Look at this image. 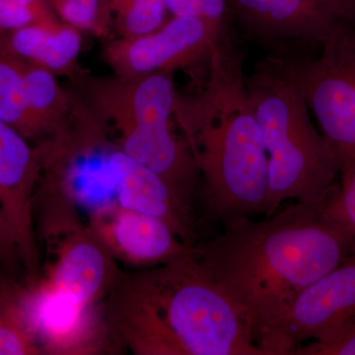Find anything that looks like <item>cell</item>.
I'll return each instance as SVG.
<instances>
[{"mask_svg":"<svg viewBox=\"0 0 355 355\" xmlns=\"http://www.w3.org/2000/svg\"><path fill=\"white\" fill-rule=\"evenodd\" d=\"M291 355H355V317L323 342H311Z\"/></svg>","mask_w":355,"mask_h":355,"instance_id":"obj_23","label":"cell"},{"mask_svg":"<svg viewBox=\"0 0 355 355\" xmlns=\"http://www.w3.org/2000/svg\"><path fill=\"white\" fill-rule=\"evenodd\" d=\"M55 19L49 0H0V33Z\"/></svg>","mask_w":355,"mask_h":355,"instance_id":"obj_20","label":"cell"},{"mask_svg":"<svg viewBox=\"0 0 355 355\" xmlns=\"http://www.w3.org/2000/svg\"><path fill=\"white\" fill-rule=\"evenodd\" d=\"M316 58H286L322 133L338 154L355 149V24L338 22Z\"/></svg>","mask_w":355,"mask_h":355,"instance_id":"obj_6","label":"cell"},{"mask_svg":"<svg viewBox=\"0 0 355 355\" xmlns=\"http://www.w3.org/2000/svg\"><path fill=\"white\" fill-rule=\"evenodd\" d=\"M231 23L268 48L320 44L338 24L323 0H227Z\"/></svg>","mask_w":355,"mask_h":355,"instance_id":"obj_11","label":"cell"},{"mask_svg":"<svg viewBox=\"0 0 355 355\" xmlns=\"http://www.w3.org/2000/svg\"><path fill=\"white\" fill-rule=\"evenodd\" d=\"M112 164L119 205L162 219L188 246L197 243V216L162 178L133 160L118 144L112 153Z\"/></svg>","mask_w":355,"mask_h":355,"instance_id":"obj_13","label":"cell"},{"mask_svg":"<svg viewBox=\"0 0 355 355\" xmlns=\"http://www.w3.org/2000/svg\"><path fill=\"white\" fill-rule=\"evenodd\" d=\"M34 216L46 251L39 279L79 304L104 302L123 270L81 218L79 207L58 191L38 184Z\"/></svg>","mask_w":355,"mask_h":355,"instance_id":"obj_5","label":"cell"},{"mask_svg":"<svg viewBox=\"0 0 355 355\" xmlns=\"http://www.w3.org/2000/svg\"><path fill=\"white\" fill-rule=\"evenodd\" d=\"M112 27L132 38L155 31L171 17L165 0H108Z\"/></svg>","mask_w":355,"mask_h":355,"instance_id":"obj_18","label":"cell"},{"mask_svg":"<svg viewBox=\"0 0 355 355\" xmlns=\"http://www.w3.org/2000/svg\"><path fill=\"white\" fill-rule=\"evenodd\" d=\"M0 120L29 140L38 141V133L26 102L22 60L0 49Z\"/></svg>","mask_w":355,"mask_h":355,"instance_id":"obj_17","label":"cell"},{"mask_svg":"<svg viewBox=\"0 0 355 355\" xmlns=\"http://www.w3.org/2000/svg\"><path fill=\"white\" fill-rule=\"evenodd\" d=\"M62 22L83 33L108 37L113 30L108 0H49Z\"/></svg>","mask_w":355,"mask_h":355,"instance_id":"obj_19","label":"cell"},{"mask_svg":"<svg viewBox=\"0 0 355 355\" xmlns=\"http://www.w3.org/2000/svg\"><path fill=\"white\" fill-rule=\"evenodd\" d=\"M248 91L268 159V209L282 202H316L335 189L340 159L335 147L311 120L309 107L284 55H268L247 77Z\"/></svg>","mask_w":355,"mask_h":355,"instance_id":"obj_4","label":"cell"},{"mask_svg":"<svg viewBox=\"0 0 355 355\" xmlns=\"http://www.w3.org/2000/svg\"><path fill=\"white\" fill-rule=\"evenodd\" d=\"M355 317V254L300 292L259 336L263 355H291L328 340Z\"/></svg>","mask_w":355,"mask_h":355,"instance_id":"obj_7","label":"cell"},{"mask_svg":"<svg viewBox=\"0 0 355 355\" xmlns=\"http://www.w3.org/2000/svg\"><path fill=\"white\" fill-rule=\"evenodd\" d=\"M338 186L260 221L241 218L191 246L203 270L239 308L254 340L294 298L355 254V234L338 214Z\"/></svg>","mask_w":355,"mask_h":355,"instance_id":"obj_1","label":"cell"},{"mask_svg":"<svg viewBox=\"0 0 355 355\" xmlns=\"http://www.w3.org/2000/svg\"><path fill=\"white\" fill-rule=\"evenodd\" d=\"M171 16H195L228 27L232 26L227 0H165Z\"/></svg>","mask_w":355,"mask_h":355,"instance_id":"obj_21","label":"cell"},{"mask_svg":"<svg viewBox=\"0 0 355 355\" xmlns=\"http://www.w3.org/2000/svg\"><path fill=\"white\" fill-rule=\"evenodd\" d=\"M88 224L114 260L135 268L162 265L190 247L162 219L116 202L89 212Z\"/></svg>","mask_w":355,"mask_h":355,"instance_id":"obj_12","label":"cell"},{"mask_svg":"<svg viewBox=\"0 0 355 355\" xmlns=\"http://www.w3.org/2000/svg\"><path fill=\"white\" fill-rule=\"evenodd\" d=\"M33 317L31 289L25 280L0 273V355H42Z\"/></svg>","mask_w":355,"mask_h":355,"instance_id":"obj_15","label":"cell"},{"mask_svg":"<svg viewBox=\"0 0 355 355\" xmlns=\"http://www.w3.org/2000/svg\"><path fill=\"white\" fill-rule=\"evenodd\" d=\"M228 27L195 16H171L155 31L111 39L103 58L114 74L123 77L172 72L209 64L214 44Z\"/></svg>","mask_w":355,"mask_h":355,"instance_id":"obj_8","label":"cell"},{"mask_svg":"<svg viewBox=\"0 0 355 355\" xmlns=\"http://www.w3.org/2000/svg\"><path fill=\"white\" fill-rule=\"evenodd\" d=\"M74 90L121 150L159 175L191 211L202 202V178L190 147L173 128L178 91L172 72L72 79Z\"/></svg>","mask_w":355,"mask_h":355,"instance_id":"obj_3","label":"cell"},{"mask_svg":"<svg viewBox=\"0 0 355 355\" xmlns=\"http://www.w3.org/2000/svg\"><path fill=\"white\" fill-rule=\"evenodd\" d=\"M28 286L42 354L98 355L121 352L105 319L103 303L79 304L58 295L40 279Z\"/></svg>","mask_w":355,"mask_h":355,"instance_id":"obj_10","label":"cell"},{"mask_svg":"<svg viewBox=\"0 0 355 355\" xmlns=\"http://www.w3.org/2000/svg\"><path fill=\"white\" fill-rule=\"evenodd\" d=\"M0 265L3 270L16 275L21 265L19 253L3 217L0 214Z\"/></svg>","mask_w":355,"mask_h":355,"instance_id":"obj_24","label":"cell"},{"mask_svg":"<svg viewBox=\"0 0 355 355\" xmlns=\"http://www.w3.org/2000/svg\"><path fill=\"white\" fill-rule=\"evenodd\" d=\"M21 60L26 102L40 141L50 137L64 120L71 103V91L62 89L53 72Z\"/></svg>","mask_w":355,"mask_h":355,"instance_id":"obj_16","label":"cell"},{"mask_svg":"<svg viewBox=\"0 0 355 355\" xmlns=\"http://www.w3.org/2000/svg\"><path fill=\"white\" fill-rule=\"evenodd\" d=\"M103 307L120 349L135 355H263L191 247L162 265L121 272Z\"/></svg>","mask_w":355,"mask_h":355,"instance_id":"obj_2","label":"cell"},{"mask_svg":"<svg viewBox=\"0 0 355 355\" xmlns=\"http://www.w3.org/2000/svg\"><path fill=\"white\" fill-rule=\"evenodd\" d=\"M83 34L60 19L43 21L0 33V49L55 76L73 79L83 72L78 67Z\"/></svg>","mask_w":355,"mask_h":355,"instance_id":"obj_14","label":"cell"},{"mask_svg":"<svg viewBox=\"0 0 355 355\" xmlns=\"http://www.w3.org/2000/svg\"><path fill=\"white\" fill-rule=\"evenodd\" d=\"M40 180L35 146L17 130L0 120V214L19 253L24 280L41 277L42 263L34 216Z\"/></svg>","mask_w":355,"mask_h":355,"instance_id":"obj_9","label":"cell"},{"mask_svg":"<svg viewBox=\"0 0 355 355\" xmlns=\"http://www.w3.org/2000/svg\"><path fill=\"white\" fill-rule=\"evenodd\" d=\"M340 184L336 197L338 214L355 234V149L338 154Z\"/></svg>","mask_w":355,"mask_h":355,"instance_id":"obj_22","label":"cell"},{"mask_svg":"<svg viewBox=\"0 0 355 355\" xmlns=\"http://www.w3.org/2000/svg\"><path fill=\"white\" fill-rule=\"evenodd\" d=\"M338 22L355 24V0H323Z\"/></svg>","mask_w":355,"mask_h":355,"instance_id":"obj_25","label":"cell"}]
</instances>
